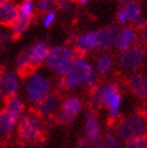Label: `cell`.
Returning a JSON list of instances; mask_svg holds the SVG:
<instances>
[{
  "label": "cell",
  "instance_id": "6da1fadb",
  "mask_svg": "<svg viewBox=\"0 0 147 148\" xmlns=\"http://www.w3.org/2000/svg\"><path fill=\"white\" fill-rule=\"evenodd\" d=\"M18 136L24 142H38L45 132V124L37 112H25L17 125Z\"/></svg>",
  "mask_w": 147,
  "mask_h": 148
},
{
  "label": "cell",
  "instance_id": "7a4b0ae2",
  "mask_svg": "<svg viewBox=\"0 0 147 148\" xmlns=\"http://www.w3.org/2000/svg\"><path fill=\"white\" fill-rule=\"evenodd\" d=\"M52 80L40 71H32L25 81L26 100L33 105L39 103L52 92Z\"/></svg>",
  "mask_w": 147,
  "mask_h": 148
},
{
  "label": "cell",
  "instance_id": "3957f363",
  "mask_svg": "<svg viewBox=\"0 0 147 148\" xmlns=\"http://www.w3.org/2000/svg\"><path fill=\"white\" fill-rule=\"evenodd\" d=\"M75 58V51L71 47L60 44L49 49L45 65L49 71L59 75L60 77H63L69 69Z\"/></svg>",
  "mask_w": 147,
  "mask_h": 148
},
{
  "label": "cell",
  "instance_id": "277c9868",
  "mask_svg": "<svg viewBox=\"0 0 147 148\" xmlns=\"http://www.w3.org/2000/svg\"><path fill=\"white\" fill-rule=\"evenodd\" d=\"M95 71H96L95 67L86 58H75L67 73L63 76L65 87L73 89L79 86H83V84Z\"/></svg>",
  "mask_w": 147,
  "mask_h": 148
},
{
  "label": "cell",
  "instance_id": "5b68a950",
  "mask_svg": "<svg viewBox=\"0 0 147 148\" xmlns=\"http://www.w3.org/2000/svg\"><path fill=\"white\" fill-rule=\"evenodd\" d=\"M146 134L147 122L141 114H131L125 118L116 127V136L118 139L126 143L136 138L146 136Z\"/></svg>",
  "mask_w": 147,
  "mask_h": 148
},
{
  "label": "cell",
  "instance_id": "8992f818",
  "mask_svg": "<svg viewBox=\"0 0 147 148\" xmlns=\"http://www.w3.org/2000/svg\"><path fill=\"white\" fill-rule=\"evenodd\" d=\"M122 97L118 86L113 83H107L102 86V106L107 109L111 121H116L120 116Z\"/></svg>",
  "mask_w": 147,
  "mask_h": 148
},
{
  "label": "cell",
  "instance_id": "52a82bcc",
  "mask_svg": "<svg viewBox=\"0 0 147 148\" xmlns=\"http://www.w3.org/2000/svg\"><path fill=\"white\" fill-rule=\"evenodd\" d=\"M146 53L140 45H133L129 49L120 51L118 57V64L125 71H133L144 63Z\"/></svg>",
  "mask_w": 147,
  "mask_h": 148
},
{
  "label": "cell",
  "instance_id": "ba28073f",
  "mask_svg": "<svg viewBox=\"0 0 147 148\" xmlns=\"http://www.w3.org/2000/svg\"><path fill=\"white\" fill-rule=\"evenodd\" d=\"M85 136L84 141L86 146L96 147L101 143V125L97 114L91 109L85 112Z\"/></svg>",
  "mask_w": 147,
  "mask_h": 148
},
{
  "label": "cell",
  "instance_id": "9c48e42d",
  "mask_svg": "<svg viewBox=\"0 0 147 148\" xmlns=\"http://www.w3.org/2000/svg\"><path fill=\"white\" fill-rule=\"evenodd\" d=\"M20 88L19 75L13 69H2L0 74V89L3 98H11L17 96Z\"/></svg>",
  "mask_w": 147,
  "mask_h": 148
},
{
  "label": "cell",
  "instance_id": "30bf717a",
  "mask_svg": "<svg viewBox=\"0 0 147 148\" xmlns=\"http://www.w3.org/2000/svg\"><path fill=\"white\" fill-rule=\"evenodd\" d=\"M75 46L77 51L84 54L93 51H99V31L81 33L75 37Z\"/></svg>",
  "mask_w": 147,
  "mask_h": 148
},
{
  "label": "cell",
  "instance_id": "8fae6325",
  "mask_svg": "<svg viewBox=\"0 0 147 148\" xmlns=\"http://www.w3.org/2000/svg\"><path fill=\"white\" fill-rule=\"evenodd\" d=\"M61 102L60 98L56 92L52 91L51 94L46 96L43 100H41L39 103L34 105L35 112L41 116V117H46V116H52L56 114L59 110Z\"/></svg>",
  "mask_w": 147,
  "mask_h": 148
},
{
  "label": "cell",
  "instance_id": "7c38bea8",
  "mask_svg": "<svg viewBox=\"0 0 147 148\" xmlns=\"http://www.w3.org/2000/svg\"><path fill=\"white\" fill-rule=\"evenodd\" d=\"M141 15V4L138 1H133V2L124 4L120 8L117 13V21L120 24L133 23Z\"/></svg>",
  "mask_w": 147,
  "mask_h": 148
},
{
  "label": "cell",
  "instance_id": "4fadbf2b",
  "mask_svg": "<svg viewBox=\"0 0 147 148\" xmlns=\"http://www.w3.org/2000/svg\"><path fill=\"white\" fill-rule=\"evenodd\" d=\"M99 31V51H105L116 46L120 29L115 25L98 29Z\"/></svg>",
  "mask_w": 147,
  "mask_h": 148
},
{
  "label": "cell",
  "instance_id": "5bb4252c",
  "mask_svg": "<svg viewBox=\"0 0 147 148\" xmlns=\"http://www.w3.org/2000/svg\"><path fill=\"white\" fill-rule=\"evenodd\" d=\"M128 86L137 98L147 100V76L143 73H133L128 78Z\"/></svg>",
  "mask_w": 147,
  "mask_h": 148
},
{
  "label": "cell",
  "instance_id": "9a60e30c",
  "mask_svg": "<svg viewBox=\"0 0 147 148\" xmlns=\"http://www.w3.org/2000/svg\"><path fill=\"white\" fill-rule=\"evenodd\" d=\"M27 49L32 67H37V66L45 63L51 47L44 41H37Z\"/></svg>",
  "mask_w": 147,
  "mask_h": 148
},
{
  "label": "cell",
  "instance_id": "2e32d148",
  "mask_svg": "<svg viewBox=\"0 0 147 148\" xmlns=\"http://www.w3.org/2000/svg\"><path fill=\"white\" fill-rule=\"evenodd\" d=\"M19 17L18 6L11 0L0 2V23L5 26H11Z\"/></svg>",
  "mask_w": 147,
  "mask_h": 148
},
{
  "label": "cell",
  "instance_id": "e0dca14e",
  "mask_svg": "<svg viewBox=\"0 0 147 148\" xmlns=\"http://www.w3.org/2000/svg\"><path fill=\"white\" fill-rule=\"evenodd\" d=\"M137 38H138V36H137L136 29L133 27H130V26H125V27L120 29L115 47L119 51H125V49L135 45Z\"/></svg>",
  "mask_w": 147,
  "mask_h": 148
},
{
  "label": "cell",
  "instance_id": "ac0fdd59",
  "mask_svg": "<svg viewBox=\"0 0 147 148\" xmlns=\"http://www.w3.org/2000/svg\"><path fill=\"white\" fill-rule=\"evenodd\" d=\"M3 110L5 111L6 114H9L11 117L19 121L20 118L24 114V104L19 97L14 96V97L6 99Z\"/></svg>",
  "mask_w": 147,
  "mask_h": 148
},
{
  "label": "cell",
  "instance_id": "d6986e66",
  "mask_svg": "<svg viewBox=\"0 0 147 148\" xmlns=\"http://www.w3.org/2000/svg\"><path fill=\"white\" fill-rule=\"evenodd\" d=\"M60 108L77 117L82 111L83 102L81 101L80 98L76 97V96H69V97L65 98L61 102Z\"/></svg>",
  "mask_w": 147,
  "mask_h": 148
},
{
  "label": "cell",
  "instance_id": "ffe728a7",
  "mask_svg": "<svg viewBox=\"0 0 147 148\" xmlns=\"http://www.w3.org/2000/svg\"><path fill=\"white\" fill-rule=\"evenodd\" d=\"M18 122L16 119L11 117L9 114L2 110L0 112V134L1 136H10L17 127Z\"/></svg>",
  "mask_w": 147,
  "mask_h": 148
},
{
  "label": "cell",
  "instance_id": "44dd1931",
  "mask_svg": "<svg viewBox=\"0 0 147 148\" xmlns=\"http://www.w3.org/2000/svg\"><path fill=\"white\" fill-rule=\"evenodd\" d=\"M113 66V57L108 54H101L96 59L95 63V69L99 75H106L108 74Z\"/></svg>",
  "mask_w": 147,
  "mask_h": 148
},
{
  "label": "cell",
  "instance_id": "7402d4cb",
  "mask_svg": "<svg viewBox=\"0 0 147 148\" xmlns=\"http://www.w3.org/2000/svg\"><path fill=\"white\" fill-rule=\"evenodd\" d=\"M16 65L17 69H19L20 73L22 74H31L32 73V64L31 60H30V56H28V49H23L18 54L17 58H16Z\"/></svg>",
  "mask_w": 147,
  "mask_h": 148
},
{
  "label": "cell",
  "instance_id": "603a6c76",
  "mask_svg": "<svg viewBox=\"0 0 147 148\" xmlns=\"http://www.w3.org/2000/svg\"><path fill=\"white\" fill-rule=\"evenodd\" d=\"M19 17L26 20H31L36 11V3L34 0H22L18 5Z\"/></svg>",
  "mask_w": 147,
  "mask_h": 148
},
{
  "label": "cell",
  "instance_id": "cb8c5ba5",
  "mask_svg": "<svg viewBox=\"0 0 147 148\" xmlns=\"http://www.w3.org/2000/svg\"><path fill=\"white\" fill-rule=\"evenodd\" d=\"M30 25H31V20H26L21 17H18V19L10 26V29H11L12 34H13V37L17 38L19 36H21L23 33H25L27 31Z\"/></svg>",
  "mask_w": 147,
  "mask_h": 148
},
{
  "label": "cell",
  "instance_id": "d4e9b609",
  "mask_svg": "<svg viewBox=\"0 0 147 148\" xmlns=\"http://www.w3.org/2000/svg\"><path fill=\"white\" fill-rule=\"evenodd\" d=\"M89 94V102L93 108H99L102 106V86H97L91 89Z\"/></svg>",
  "mask_w": 147,
  "mask_h": 148
},
{
  "label": "cell",
  "instance_id": "484cf974",
  "mask_svg": "<svg viewBox=\"0 0 147 148\" xmlns=\"http://www.w3.org/2000/svg\"><path fill=\"white\" fill-rule=\"evenodd\" d=\"M56 118H57V121L60 124H62V125H69V124H71L75 121L76 116H74V114H69L67 111L62 110L61 108H59V110L57 111Z\"/></svg>",
  "mask_w": 147,
  "mask_h": 148
},
{
  "label": "cell",
  "instance_id": "4316f807",
  "mask_svg": "<svg viewBox=\"0 0 147 148\" xmlns=\"http://www.w3.org/2000/svg\"><path fill=\"white\" fill-rule=\"evenodd\" d=\"M56 11L53 9H49L44 13L43 15V19H42V23L44 27H51L54 22L56 21Z\"/></svg>",
  "mask_w": 147,
  "mask_h": 148
},
{
  "label": "cell",
  "instance_id": "83f0119b",
  "mask_svg": "<svg viewBox=\"0 0 147 148\" xmlns=\"http://www.w3.org/2000/svg\"><path fill=\"white\" fill-rule=\"evenodd\" d=\"M126 148H147V136L136 138L127 142Z\"/></svg>",
  "mask_w": 147,
  "mask_h": 148
},
{
  "label": "cell",
  "instance_id": "f1b7e54d",
  "mask_svg": "<svg viewBox=\"0 0 147 148\" xmlns=\"http://www.w3.org/2000/svg\"><path fill=\"white\" fill-rule=\"evenodd\" d=\"M13 34H12L11 29H0V43L1 44H5L9 43L13 39Z\"/></svg>",
  "mask_w": 147,
  "mask_h": 148
},
{
  "label": "cell",
  "instance_id": "f546056e",
  "mask_svg": "<svg viewBox=\"0 0 147 148\" xmlns=\"http://www.w3.org/2000/svg\"><path fill=\"white\" fill-rule=\"evenodd\" d=\"M73 6V1L71 0H59L57 3V8L61 12H68Z\"/></svg>",
  "mask_w": 147,
  "mask_h": 148
},
{
  "label": "cell",
  "instance_id": "4dcf8cb0",
  "mask_svg": "<svg viewBox=\"0 0 147 148\" xmlns=\"http://www.w3.org/2000/svg\"><path fill=\"white\" fill-rule=\"evenodd\" d=\"M147 26V22H146V19H145L143 16H140V17L137 18L135 21L133 22V27L135 29H144L145 27Z\"/></svg>",
  "mask_w": 147,
  "mask_h": 148
},
{
  "label": "cell",
  "instance_id": "1f68e13d",
  "mask_svg": "<svg viewBox=\"0 0 147 148\" xmlns=\"http://www.w3.org/2000/svg\"><path fill=\"white\" fill-rule=\"evenodd\" d=\"M36 9L39 12H44L45 13L47 10H49V4L45 0H38L36 3Z\"/></svg>",
  "mask_w": 147,
  "mask_h": 148
},
{
  "label": "cell",
  "instance_id": "d6a6232c",
  "mask_svg": "<svg viewBox=\"0 0 147 148\" xmlns=\"http://www.w3.org/2000/svg\"><path fill=\"white\" fill-rule=\"evenodd\" d=\"M55 86H56V88L58 89V90H63V89L66 88V87H65V83H64V80H63V77H59L56 80Z\"/></svg>",
  "mask_w": 147,
  "mask_h": 148
},
{
  "label": "cell",
  "instance_id": "836d02e7",
  "mask_svg": "<svg viewBox=\"0 0 147 148\" xmlns=\"http://www.w3.org/2000/svg\"><path fill=\"white\" fill-rule=\"evenodd\" d=\"M141 116L144 118V120L147 122V103H145L141 109Z\"/></svg>",
  "mask_w": 147,
  "mask_h": 148
},
{
  "label": "cell",
  "instance_id": "e575fe53",
  "mask_svg": "<svg viewBox=\"0 0 147 148\" xmlns=\"http://www.w3.org/2000/svg\"><path fill=\"white\" fill-rule=\"evenodd\" d=\"M91 0H77V2L79 3L80 5H86V4H88V3L91 2Z\"/></svg>",
  "mask_w": 147,
  "mask_h": 148
},
{
  "label": "cell",
  "instance_id": "d590c367",
  "mask_svg": "<svg viewBox=\"0 0 147 148\" xmlns=\"http://www.w3.org/2000/svg\"><path fill=\"white\" fill-rule=\"evenodd\" d=\"M118 1L121 3L122 5H124V4H127V3L133 2V1H137V0H118Z\"/></svg>",
  "mask_w": 147,
  "mask_h": 148
},
{
  "label": "cell",
  "instance_id": "8d00e7d4",
  "mask_svg": "<svg viewBox=\"0 0 147 148\" xmlns=\"http://www.w3.org/2000/svg\"><path fill=\"white\" fill-rule=\"evenodd\" d=\"M95 148H110V147H109V146L106 145V144H105L104 142H102V141H101V143H100L99 145H97Z\"/></svg>",
  "mask_w": 147,
  "mask_h": 148
},
{
  "label": "cell",
  "instance_id": "74e56055",
  "mask_svg": "<svg viewBox=\"0 0 147 148\" xmlns=\"http://www.w3.org/2000/svg\"><path fill=\"white\" fill-rule=\"evenodd\" d=\"M143 39H144L145 42H147V26L143 29Z\"/></svg>",
  "mask_w": 147,
  "mask_h": 148
},
{
  "label": "cell",
  "instance_id": "f35d334b",
  "mask_svg": "<svg viewBox=\"0 0 147 148\" xmlns=\"http://www.w3.org/2000/svg\"><path fill=\"white\" fill-rule=\"evenodd\" d=\"M5 51H6V45L5 44H1V46H0V54L5 53Z\"/></svg>",
  "mask_w": 147,
  "mask_h": 148
},
{
  "label": "cell",
  "instance_id": "ab89813d",
  "mask_svg": "<svg viewBox=\"0 0 147 148\" xmlns=\"http://www.w3.org/2000/svg\"><path fill=\"white\" fill-rule=\"evenodd\" d=\"M45 1H47L48 4L51 5V4H57V3H58V1H59V0H45Z\"/></svg>",
  "mask_w": 147,
  "mask_h": 148
},
{
  "label": "cell",
  "instance_id": "60d3db41",
  "mask_svg": "<svg viewBox=\"0 0 147 148\" xmlns=\"http://www.w3.org/2000/svg\"><path fill=\"white\" fill-rule=\"evenodd\" d=\"M3 99V95H2V91H1V89H0V102H1V100Z\"/></svg>",
  "mask_w": 147,
  "mask_h": 148
},
{
  "label": "cell",
  "instance_id": "b9f144b4",
  "mask_svg": "<svg viewBox=\"0 0 147 148\" xmlns=\"http://www.w3.org/2000/svg\"><path fill=\"white\" fill-rule=\"evenodd\" d=\"M2 1H5V0H0V2H2Z\"/></svg>",
  "mask_w": 147,
  "mask_h": 148
},
{
  "label": "cell",
  "instance_id": "7bdbcfd3",
  "mask_svg": "<svg viewBox=\"0 0 147 148\" xmlns=\"http://www.w3.org/2000/svg\"><path fill=\"white\" fill-rule=\"evenodd\" d=\"M1 71H2V69H0V74H1Z\"/></svg>",
  "mask_w": 147,
  "mask_h": 148
},
{
  "label": "cell",
  "instance_id": "ee69618b",
  "mask_svg": "<svg viewBox=\"0 0 147 148\" xmlns=\"http://www.w3.org/2000/svg\"><path fill=\"white\" fill-rule=\"evenodd\" d=\"M0 29H1V23H0Z\"/></svg>",
  "mask_w": 147,
  "mask_h": 148
},
{
  "label": "cell",
  "instance_id": "f6af8a7d",
  "mask_svg": "<svg viewBox=\"0 0 147 148\" xmlns=\"http://www.w3.org/2000/svg\"><path fill=\"white\" fill-rule=\"evenodd\" d=\"M78 148H84V147H78Z\"/></svg>",
  "mask_w": 147,
  "mask_h": 148
},
{
  "label": "cell",
  "instance_id": "bcb514c9",
  "mask_svg": "<svg viewBox=\"0 0 147 148\" xmlns=\"http://www.w3.org/2000/svg\"><path fill=\"white\" fill-rule=\"evenodd\" d=\"M71 1H73V0H71Z\"/></svg>",
  "mask_w": 147,
  "mask_h": 148
}]
</instances>
